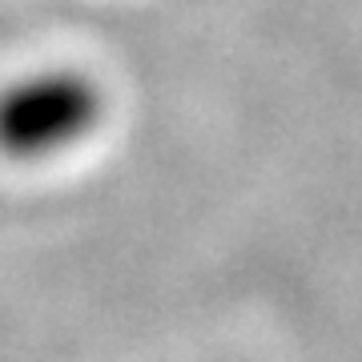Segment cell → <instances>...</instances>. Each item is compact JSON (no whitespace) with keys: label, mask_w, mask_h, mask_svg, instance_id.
I'll list each match as a JSON object with an SVG mask.
<instances>
[{"label":"cell","mask_w":362,"mask_h":362,"mask_svg":"<svg viewBox=\"0 0 362 362\" xmlns=\"http://www.w3.org/2000/svg\"><path fill=\"white\" fill-rule=\"evenodd\" d=\"M101 89L73 69L37 73L0 93V153L16 161L65 153L97 129Z\"/></svg>","instance_id":"cell-1"}]
</instances>
